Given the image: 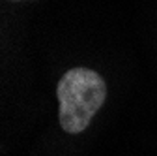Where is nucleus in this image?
<instances>
[{
  "instance_id": "1",
  "label": "nucleus",
  "mask_w": 157,
  "mask_h": 156,
  "mask_svg": "<svg viewBox=\"0 0 157 156\" xmlns=\"http://www.w3.org/2000/svg\"><path fill=\"white\" fill-rule=\"evenodd\" d=\"M58 119L67 133H81L107 98L105 79L90 68L67 70L56 85Z\"/></svg>"
}]
</instances>
